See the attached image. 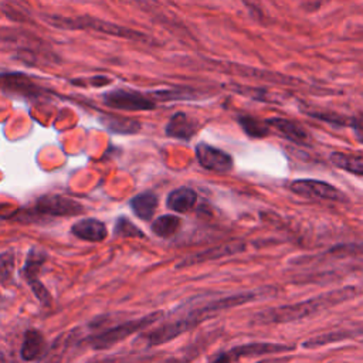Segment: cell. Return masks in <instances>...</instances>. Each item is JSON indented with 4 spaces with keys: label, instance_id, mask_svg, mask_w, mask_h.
Masks as SVG:
<instances>
[{
    "label": "cell",
    "instance_id": "20",
    "mask_svg": "<svg viewBox=\"0 0 363 363\" xmlns=\"http://www.w3.org/2000/svg\"><path fill=\"white\" fill-rule=\"evenodd\" d=\"M182 225V220L174 214H163L153 220L150 230L155 235L160 238H170L173 237Z\"/></svg>",
    "mask_w": 363,
    "mask_h": 363
},
{
    "label": "cell",
    "instance_id": "29",
    "mask_svg": "<svg viewBox=\"0 0 363 363\" xmlns=\"http://www.w3.org/2000/svg\"><path fill=\"white\" fill-rule=\"evenodd\" d=\"M0 363H4V357L0 354Z\"/></svg>",
    "mask_w": 363,
    "mask_h": 363
},
{
    "label": "cell",
    "instance_id": "13",
    "mask_svg": "<svg viewBox=\"0 0 363 363\" xmlns=\"http://www.w3.org/2000/svg\"><path fill=\"white\" fill-rule=\"evenodd\" d=\"M199 130V122L184 112H176L166 123L164 132L169 138L190 140Z\"/></svg>",
    "mask_w": 363,
    "mask_h": 363
},
{
    "label": "cell",
    "instance_id": "11",
    "mask_svg": "<svg viewBox=\"0 0 363 363\" xmlns=\"http://www.w3.org/2000/svg\"><path fill=\"white\" fill-rule=\"evenodd\" d=\"M0 88L20 96H38L44 94V89L23 72H0Z\"/></svg>",
    "mask_w": 363,
    "mask_h": 363
},
{
    "label": "cell",
    "instance_id": "10",
    "mask_svg": "<svg viewBox=\"0 0 363 363\" xmlns=\"http://www.w3.org/2000/svg\"><path fill=\"white\" fill-rule=\"evenodd\" d=\"M245 250V244L240 242V241H233V242H225L217 247H211L207 250H203L200 252L187 255L186 258H183L179 264L177 268H187V267H194L197 264H204L208 261H216L224 257H230V255H235L240 254L241 251Z\"/></svg>",
    "mask_w": 363,
    "mask_h": 363
},
{
    "label": "cell",
    "instance_id": "14",
    "mask_svg": "<svg viewBox=\"0 0 363 363\" xmlns=\"http://www.w3.org/2000/svg\"><path fill=\"white\" fill-rule=\"evenodd\" d=\"M268 126L274 130H277L279 135H282L285 139L296 143V145H308L311 140V136L308 130L296 123L295 121L285 119V118H269L265 121Z\"/></svg>",
    "mask_w": 363,
    "mask_h": 363
},
{
    "label": "cell",
    "instance_id": "4",
    "mask_svg": "<svg viewBox=\"0 0 363 363\" xmlns=\"http://www.w3.org/2000/svg\"><path fill=\"white\" fill-rule=\"evenodd\" d=\"M162 318H163V312L162 311H155V312L147 313L145 316L130 319V320H126V322L119 323L116 326H112V328H109V329H106V330H104L98 335L89 336V337H86V342L89 343V347L94 349V350L109 349L113 345L125 340L130 335L138 333L140 330H145L146 328L159 322Z\"/></svg>",
    "mask_w": 363,
    "mask_h": 363
},
{
    "label": "cell",
    "instance_id": "16",
    "mask_svg": "<svg viewBox=\"0 0 363 363\" xmlns=\"http://www.w3.org/2000/svg\"><path fill=\"white\" fill-rule=\"evenodd\" d=\"M197 200H199V196L193 189L182 186V187L172 190L167 194L166 206L169 210H172L174 213L184 214V213L191 211L196 207Z\"/></svg>",
    "mask_w": 363,
    "mask_h": 363
},
{
    "label": "cell",
    "instance_id": "15",
    "mask_svg": "<svg viewBox=\"0 0 363 363\" xmlns=\"http://www.w3.org/2000/svg\"><path fill=\"white\" fill-rule=\"evenodd\" d=\"M45 337L38 329H27L23 336V343L20 349V356L26 362H34L44 356L45 353Z\"/></svg>",
    "mask_w": 363,
    "mask_h": 363
},
{
    "label": "cell",
    "instance_id": "22",
    "mask_svg": "<svg viewBox=\"0 0 363 363\" xmlns=\"http://www.w3.org/2000/svg\"><path fill=\"white\" fill-rule=\"evenodd\" d=\"M150 96L157 102L167 101H180V99H196L199 94H196L190 88H170V89H159L150 92Z\"/></svg>",
    "mask_w": 363,
    "mask_h": 363
},
{
    "label": "cell",
    "instance_id": "23",
    "mask_svg": "<svg viewBox=\"0 0 363 363\" xmlns=\"http://www.w3.org/2000/svg\"><path fill=\"white\" fill-rule=\"evenodd\" d=\"M16 268V255L13 250L0 252V284L10 285L13 281V274Z\"/></svg>",
    "mask_w": 363,
    "mask_h": 363
},
{
    "label": "cell",
    "instance_id": "2",
    "mask_svg": "<svg viewBox=\"0 0 363 363\" xmlns=\"http://www.w3.org/2000/svg\"><path fill=\"white\" fill-rule=\"evenodd\" d=\"M357 291L354 286H343L339 289H333L313 298H309L302 302L281 305L267 308L251 318L252 325H277V323H288L295 320H302L316 313H320L326 309H330L339 303H343L353 296H356Z\"/></svg>",
    "mask_w": 363,
    "mask_h": 363
},
{
    "label": "cell",
    "instance_id": "9",
    "mask_svg": "<svg viewBox=\"0 0 363 363\" xmlns=\"http://www.w3.org/2000/svg\"><path fill=\"white\" fill-rule=\"evenodd\" d=\"M196 159L201 167H204L210 172H214V173H220V174L230 173L234 167V160H233L231 155H228L227 152H224L216 146H211L206 142L197 143Z\"/></svg>",
    "mask_w": 363,
    "mask_h": 363
},
{
    "label": "cell",
    "instance_id": "21",
    "mask_svg": "<svg viewBox=\"0 0 363 363\" xmlns=\"http://www.w3.org/2000/svg\"><path fill=\"white\" fill-rule=\"evenodd\" d=\"M238 123L250 138H264L269 133V126L265 121H259L250 115L238 116Z\"/></svg>",
    "mask_w": 363,
    "mask_h": 363
},
{
    "label": "cell",
    "instance_id": "8",
    "mask_svg": "<svg viewBox=\"0 0 363 363\" xmlns=\"http://www.w3.org/2000/svg\"><path fill=\"white\" fill-rule=\"evenodd\" d=\"M35 210L51 217H72L84 213V206L62 194H44L37 199Z\"/></svg>",
    "mask_w": 363,
    "mask_h": 363
},
{
    "label": "cell",
    "instance_id": "24",
    "mask_svg": "<svg viewBox=\"0 0 363 363\" xmlns=\"http://www.w3.org/2000/svg\"><path fill=\"white\" fill-rule=\"evenodd\" d=\"M113 234L118 237H130V238H145L143 231L135 225L128 217L121 216L115 221Z\"/></svg>",
    "mask_w": 363,
    "mask_h": 363
},
{
    "label": "cell",
    "instance_id": "26",
    "mask_svg": "<svg viewBox=\"0 0 363 363\" xmlns=\"http://www.w3.org/2000/svg\"><path fill=\"white\" fill-rule=\"evenodd\" d=\"M244 6L251 11V14L257 18H262L264 13H262V6H261V1L259 0H242Z\"/></svg>",
    "mask_w": 363,
    "mask_h": 363
},
{
    "label": "cell",
    "instance_id": "19",
    "mask_svg": "<svg viewBox=\"0 0 363 363\" xmlns=\"http://www.w3.org/2000/svg\"><path fill=\"white\" fill-rule=\"evenodd\" d=\"M329 159L336 167L356 176H363V155L333 152L330 153Z\"/></svg>",
    "mask_w": 363,
    "mask_h": 363
},
{
    "label": "cell",
    "instance_id": "7",
    "mask_svg": "<svg viewBox=\"0 0 363 363\" xmlns=\"http://www.w3.org/2000/svg\"><path fill=\"white\" fill-rule=\"evenodd\" d=\"M47 254L35 247H31L26 255L24 267H23V277L26 278L27 284L30 285L33 294L38 298L43 305L51 303V295L43 282L38 279V274L41 271L43 264L45 262Z\"/></svg>",
    "mask_w": 363,
    "mask_h": 363
},
{
    "label": "cell",
    "instance_id": "18",
    "mask_svg": "<svg viewBox=\"0 0 363 363\" xmlns=\"http://www.w3.org/2000/svg\"><path fill=\"white\" fill-rule=\"evenodd\" d=\"M101 123L113 133H119V135H133L138 133L142 128L140 122L132 118H126V116H118V115H109L105 113L101 116Z\"/></svg>",
    "mask_w": 363,
    "mask_h": 363
},
{
    "label": "cell",
    "instance_id": "5",
    "mask_svg": "<svg viewBox=\"0 0 363 363\" xmlns=\"http://www.w3.org/2000/svg\"><path fill=\"white\" fill-rule=\"evenodd\" d=\"M102 102L105 106L118 111H152L156 108V101L150 94H143L133 89H113L102 95Z\"/></svg>",
    "mask_w": 363,
    "mask_h": 363
},
{
    "label": "cell",
    "instance_id": "1",
    "mask_svg": "<svg viewBox=\"0 0 363 363\" xmlns=\"http://www.w3.org/2000/svg\"><path fill=\"white\" fill-rule=\"evenodd\" d=\"M255 298H257L255 292H240V294H234V295L223 296L220 299L210 301L179 319L159 325V326L153 328L152 330L140 335L139 340L143 342L147 347L167 343V342L176 339L177 336L183 335L184 332L194 329L201 322L218 315L220 312L231 309V308H237L240 305L254 301Z\"/></svg>",
    "mask_w": 363,
    "mask_h": 363
},
{
    "label": "cell",
    "instance_id": "3",
    "mask_svg": "<svg viewBox=\"0 0 363 363\" xmlns=\"http://www.w3.org/2000/svg\"><path fill=\"white\" fill-rule=\"evenodd\" d=\"M44 21L60 30H91V31H98L102 34L108 35H115L126 40H133V41H142L147 43L149 37L145 33H140L138 30L119 26L111 21H105L92 16H75V17H65V16H52L47 14L44 16Z\"/></svg>",
    "mask_w": 363,
    "mask_h": 363
},
{
    "label": "cell",
    "instance_id": "28",
    "mask_svg": "<svg viewBox=\"0 0 363 363\" xmlns=\"http://www.w3.org/2000/svg\"><path fill=\"white\" fill-rule=\"evenodd\" d=\"M88 363H112L111 360H95V362H88Z\"/></svg>",
    "mask_w": 363,
    "mask_h": 363
},
{
    "label": "cell",
    "instance_id": "6",
    "mask_svg": "<svg viewBox=\"0 0 363 363\" xmlns=\"http://www.w3.org/2000/svg\"><path fill=\"white\" fill-rule=\"evenodd\" d=\"M288 189L306 199H315V200H325V201H339L345 203L347 201V196L339 190L336 186L322 182V180H315V179H298L292 180L288 184Z\"/></svg>",
    "mask_w": 363,
    "mask_h": 363
},
{
    "label": "cell",
    "instance_id": "27",
    "mask_svg": "<svg viewBox=\"0 0 363 363\" xmlns=\"http://www.w3.org/2000/svg\"><path fill=\"white\" fill-rule=\"evenodd\" d=\"M291 357H267V359H261L255 363H286Z\"/></svg>",
    "mask_w": 363,
    "mask_h": 363
},
{
    "label": "cell",
    "instance_id": "12",
    "mask_svg": "<svg viewBox=\"0 0 363 363\" xmlns=\"http://www.w3.org/2000/svg\"><path fill=\"white\" fill-rule=\"evenodd\" d=\"M71 234L86 242H102L108 237L106 224L98 218L88 217L71 225Z\"/></svg>",
    "mask_w": 363,
    "mask_h": 363
},
{
    "label": "cell",
    "instance_id": "17",
    "mask_svg": "<svg viewBox=\"0 0 363 363\" xmlns=\"http://www.w3.org/2000/svg\"><path fill=\"white\" fill-rule=\"evenodd\" d=\"M157 204H159V199L153 191L139 193V194L133 196L129 201V206H130L133 214L143 221H150L153 218Z\"/></svg>",
    "mask_w": 363,
    "mask_h": 363
},
{
    "label": "cell",
    "instance_id": "25",
    "mask_svg": "<svg viewBox=\"0 0 363 363\" xmlns=\"http://www.w3.org/2000/svg\"><path fill=\"white\" fill-rule=\"evenodd\" d=\"M347 126L352 128V130H353L356 139H357L360 143H363V113L349 118Z\"/></svg>",
    "mask_w": 363,
    "mask_h": 363
}]
</instances>
